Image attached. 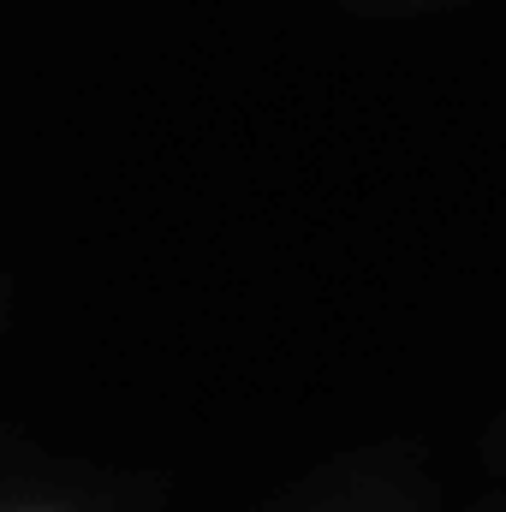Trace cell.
Returning a JSON list of instances; mask_svg holds the SVG:
<instances>
[{
  "instance_id": "cell-1",
  "label": "cell",
  "mask_w": 506,
  "mask_h": 512,
  "mask_svg": "<svg viewBox=\"0 0 506 512\" xmlns=\"http://www.w3.org/2000/svg\"><path fill=\"white\" fill-rule=\"evenodd\" d=\"M24 512H54V507H24Z\"/></svg>"
}]
</instances>
